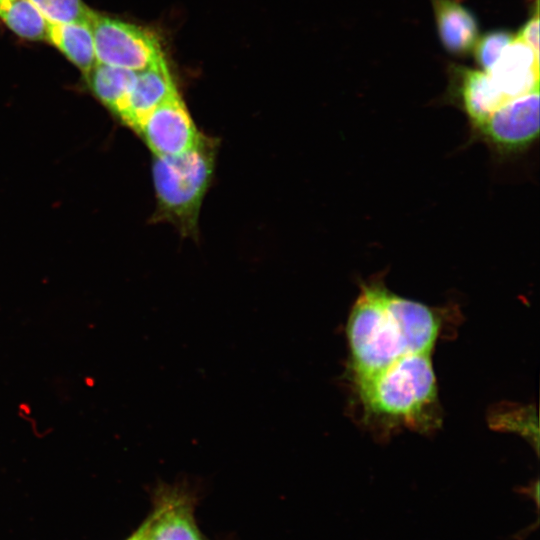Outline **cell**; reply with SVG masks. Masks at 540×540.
<instances>
[{"instance_id":"1","label":"cell","mask_w":540,"mask_h":540,"mask_svg":"<svg viewBox=\"0 0 540 540\" xmlns=\"http://www.w3.org/2000/svg\"><path fill=\"white\" fill-rule=\"evenodd\" d=\"M440 327L435 309L390 292L382 279L364 282L346 328L351 380L368 377L407 354L431 352Z\"/></svg>"},{"instance_id":"2","label":"cell","mask_w":540,"mask_h":540,"mask_svg":"<svg viewBox=\"0 0 540 540\" xmlns=\"http://www.w3.org/2000/svg\"><path fill=\"white\" fill-rule=\"evenodd\" d=\"M364 416L385 428L427 430L437 424V386L431 352L402 356L352 381Z\"/></svg>"},{"instance_id":"3","label":"cell","mask_w":540,"mask_h":540,"mask_svg":"<svg viewBox=\"0 0 540 540\" xmlns=\"http://www.w3.org/2000/svg\"><path fill=\"white\" fill-rule=\"evenodd\" d=\"M215 154L213 139L203 135L187 152L154 158L157 220L172 223L185 235H195L201 204L214 171Z\"/></svg>"},{"instance_id":"4","label":"cell","mask_w":540,"mask_h":540,"mask_svg":"<svg viewBox=\"0 0 540 540\" xmlns=\"http://www.w3.org/2000/svg\"><path fill=\"white\" fill-rule=\"evenodd\" d=\"M96 62L140 72L163 58L160 44L151 32L92 11Z\"/></svg>"},{"instance_id":"5","label":"cell","mask_w":540,"mask_h":540,"mask_svg":"<svg viewBox=\"0 0 540 540\" xmlns=\"http://www.w3.org/2000/svg\"><path fill=\"white\" fill-rule=\"evenodd\" d=\"M136 131L155 157L187 152L203 137L178 92L149 113Z\"/></svg>"},{"instance_id":"6","label":"cell","mask_w":540,"mask_h":540,"mask_svg":"<svg viewBox=\"0 0 540 540\" xmlns=\"http://www.w3.org/2000/svg\"><path fill=\"white\" fill-rule=\"evenodd\" d=\"M539 91L502 105L476 130L501 151H517L529 146L539 135Z\"/></svg>"},{"instance_id":"7","label":"cell","mask_w":540,"mask_h":540,"mask_svg":"<svg viewBox=\"0 0 540 540\" xmlns=\"http://www.w3.org/2000/svg\"><path fill=\"white\" fill-rule=\"evenodd\" d=\"M195 498L181 485H159L154 508L143 523L148 540H206L194 518Z\"/></svg>"},{"instance_id":"8","label":"cell","mask_w":540,"mask_h":540,"mask_svg":"<svg viewBox=\"0 0 540 540\" xmlns=\"http://www.w3.org/2000/svg\"><path fill=\"white\" fill-rule=\"evenodd\" d=\"M487 73L507 101L539 91V52L515 34Z\"/></svg>"},{"instance_id":"9","label":"cell","mask_w":540,"mask_h":540,"mask_svg":"<svg viewBox=\"0 0 540 540\" xmlns=\"http://www.w3.org/2000/svg\"><path fill=\"white\" fill-rule=\"evenodd\" d=\"M176 92L177 89L163 57L137 73L126 106L119 117L136 130L149 113Z\"/></svg>"},{"instance_id":"10","label":"cell","mask_w":540,"mask_h":540,"mask_svg":"<svg viewBox=\"0 0 540 540\" xmlns=\"http://www.w3.org/2000/svg\"><path fill=\"white\" fill-rule=\"evenodd\" d=\"M452 72L460 105L475 129L509 102L487 72L462 66H456Z\"/></svg>"},{"instance_id":"11","label":"cell","mask_w":540,"mask_h":540,"mask_svg":"<svg viewBox=\"0 0 540 540\" xmlns=\"http://www.w3.org/2000/svg\"><path fill=\"white\" fill-rule=\"evenodd\" d=\"M438 36L444 48L455 55L471 52L479 38L478 22L457 0H430Z\"/></svg>"},{"instance_id":"12","label":"cell","mask_w":540,"mask_h":540,"mask_svg":"<svg viewBox=\"0 0 540 540\" xmlns=\"http://www.w3.org/2000/svg\"><path fill=\"white\" fill-rule=\"evenodd\" d=\"M47 39L86 76L96 64L90 21L49 23Z\"/></svg>"},{"instance_id":"13","label":"cell","mask_w":540,"mask_h":540,"mask_svg":"<svg viewBox=\"0 0 540 540\" xmlns=\"http://www.w3.org/2000/svg\"><path fill=\"white\" fill-rule=\"evenodd\" d=\"M137 73L96 62L85 77L94 95L120 116L136 81Z\"/></svg>"},{"instance_id":"14","label":"cell","mask_w":540,"mask_h":540,"mask_svg":"<svg viewBox=\"0 0 540 540\" xmlns=\"http://www.w3.org/2000/svg\"><path fill=\"white\" fill-rule=\"evenodd\" d=\"M0 18L23 38L47 39L49 22L30 0H0Z\"/></svg>"},{"instance_id":"15","label":"cell","mask_w":540,"mask_h":540,"mask_svg":"<svg viewBox=\"0 0 540 540\" xmlns=\"http://www.w3.org/2000/svg\"><path fill=\"white\" fill-rule=\"evenodd\" d=\"M49 23L90 21L92 14L81 0H30Z\"/></svg>"},{"instance_id":"16","label":"cell","mask_w":540,"mask_h":540,"mask_svg":"<svg viewBox=\"0 0 540 540\" xmlns=\"http://www.w3.org/2000/svg\"><path fill=\"white\" fill-rule=\"evenodd\" d=\"M515 38V34L497 30L479 37L473 50L475 60L483 71H489L500 57L502 51Z\"/></svg>"},{"instance_id":"17","label":"cell","mask_w":540,"mask_h":540,"mask_svg":"<svg viewBox=\"0 0 540 540\" xmlns=\"http://www.w3.org/2000/svg\"><path fill=\"white\" fill-rule=\"evenodd\" d=\"M539 14L538 1H536L534 13L524 23L516 34V37L539 52Z\"/></svg>"},{"instance_id":"18","label":"cell","mask_w":540,"mask_h":540,"mask_svg":"<svg viewBox=\"0 0 540 540\" xmlns=\"http://www.w3.org/2000/svg\"><path fill=\"white\" fill-rule=\"evenodd\" d=\"M128 540H148L144 524Z\"/></svg>"}]
</instances>
